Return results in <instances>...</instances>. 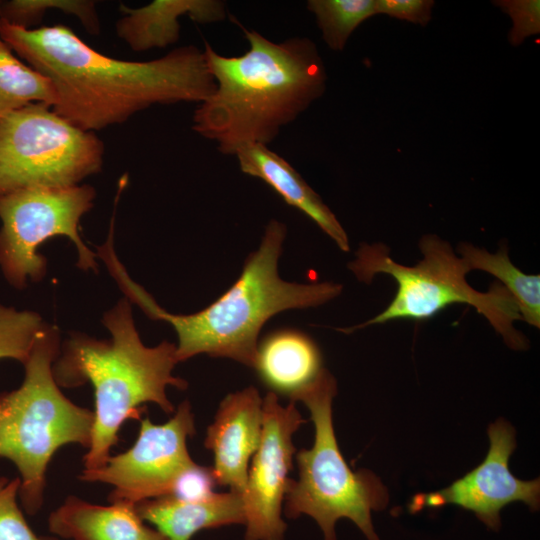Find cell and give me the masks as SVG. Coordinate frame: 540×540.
<instances>
[{"label": "cell", "instance_id": "obj_14", "mask_svg": "<svg viewBox=\"0 0 540 540\" xmlns=\"http://www.w3.org/2000/svg\"><path fill=\"white\" fill-rule=\"evenodd\" d=\"M241 171L264 181L288 205L300 210L344 252L348 236L329 207L292 165L264 144H245L234 153Z\"/></svg>", "mask_w": 540, "mask_h": 540}, {"label": "cell", "instance_id": "obj_8", "mask_svg": "<svg viewBox=\"0 0 540 540\" xmlns=\"http://www.w3.org/2000/svg\"><path fill=\"white\" fill-rule=\"evenodd\" d=\"M104 144L44 103L0 118V197L31 188L79 185L101 171Z\"/></svg>", "mask_w": 540, "mask_h": 540}, {"label": "cell", "instance_id": "obj_9", "mask_svg": "<svg viewBox=\"0 0 540 540\" xmlns=\"http://www.w3.org/2000/svg\"><path fill=\"white\" fill-rule=\"evenodd\" d=\"M95 197L90 185L31 187L0 197V268L9 284L21 289L28 280L43 279L47 261L38 249L56 236L73 242L80 269L97 271V255L79 234L80 219Z\"/></svg>", "mask_w": 540, "mask_h": 540}, {"label": "cell", "instance_id": "obj_4", "mask_svg": "<svg viewBox=\"0 0 540 540\" xmlns=\"http://www.w3.org/2000/svg\"><path fill=\"white\" fill-rule=\"evenodd\" d=\"M111 334L98 340L73 333L63 343L52 365L60 387L75 388L90 383L95 410L91 442L84 455V469L104 466L119 441V431L128 419H140L141 405L157 404L164 412L174 406L166 389H185L188 383L172 372L178 362L176 344L162 341L155 347L143 344L136 329L128 299H121L103 316Z\"/></svg>", "mask_w": 540, "mask_h": 540}, {"label": "cell", "instance_id": "obj_27", "mask_svg": "<svg viewBox=\"0 0 540 540\" xmlns=\"http://www.w3.org/2000/svg\"><path fill=\"white\" fill-rule=\"evenodd\" d=\"M433 0H375L376 14L426 26L432 17Z\"/></svg>", "mask_w": 540, "mask_h": 540}, {"label": "cell", "instance_id": "obj_20", "mask_svg": "<svg viewBox=\"0 0 540 540\" xmlns=\"http://www.w3.org/2000/svg\"><path fill=\"white\" fill-rule=\"evenodd\" d=\"M52 82L23 62L0 36V118L31 103L53 106Z\"/></svg>", "mask_w": 540, "mask_h": 540}, {"label": "cell", "instance_id": "obj_2", "mask_svg": "<svg viewBox=\"0 0 540 540\" xmlns=\"http://www.w3.org/2000/svg\"><path fill=\"white\" fill-rule=\"evenodd\" d=\"M241 27L249 49L224 56L204 41L214 91L193 115L192 129L226 155L245 144L271 143L326 89L327 74L315 43L292 37L277 43Z\"/></svg>", "mask_w": 540, "mask_h": 540}, {"label": "cell", "instance_id": "obj_17", "mask_svg": "<svg viewBox=\"0 0 540 540\" xmlns=\"http://www.w3.org/2000/svg\"><path fill=\"white\" fill-rule=\"evenodd\" d=\"M253 368L271 392L290 400L311 385L324 369L317 344L296 329H281L264 337L258 343Z\"/></svg>", "mask_w": 540, "mask_h": 540}, {"label": "cell", "instance_id": "obj_6", "mask_svg": "<svg viewBox=\"0 0 540 540\" xmlns=\"http://www.w3.org/2000/svg\"><path fill=\"white\" fill-rule=\"evenodd\" d=\"M423 259L415 266L395 262L389 249L382 243L361 244L348 268L359 281L370 284L376 274L392 276L397 291L391 303L370 320L347 328L343 333L385 323L396 319L424 320L452 304H468L482 314L505 343L514 350L528 347L526 338L514 328L515 320H522L512 295L500 284H493L488 292H479L466 280L470 272L465 261L452 246L436 235H425L419 242Z\"/></svg>", "mask_w": 540, "mask_h": 540}, {"label": "cell", "instance_id": "obj_15", "mask_svg": "<svg viewBox=\"0 0 540 540\" xmlns=\"http://www.w3.org/2000/svg\"><path fill=\"white\" fill-rule=\"evenodd\" d=\"M119 10L122 16L115 25L117 36L136 52L176 43L182 16L200 24L226 17L225 2L219 0H154L139 8L121 4Z\"/></svg>", "mask_w": 540, "mask_h": 540}, {"label": "cell", "instance_id": "obj_24", "mask_svg": "<svg viewBox=\"0 0 540 540\" xmlns=\"http://www.w3.org/2000/svg\"><path fill=\"white\" fill-rule=\"evenodd\" d=\"M19 477H0V540H58L33 532L17 503Z\"/></svg>", "mask_w": 540, "mask_h": 540}, {"label": "cell", "instance_id": "obj_19", "mask_svg": "<svg viewBox=\"0 0 540 540\" xmlns=\"http://www.w3.org/2000/svg\"><path fill=\"white\" fill-rule=\"evenodd\" d=\"M460 257L469 270H481L495 276L514 298L522 320L540 327V275H528L513 265L507 247L502 245L496 253L461 243Z\"/></svg>", "mask_w": 540, "mask_h": 540}, {"label": "cell", "instance_id": "obj_7", "mask_svg": "<svg viewBox=\"0 0 540 540\" xmlns=\"http://www.w3.org/2000/svg\"><path fill=\"white\" fill-rule=\"evenodd\" d=\"M334 377L324 368L318 378L293 400L308 408L315 427L314 444L296 454L299 477L290 479L285 495V515L305 514L320 527L324 540H336V523L352 521L367 540H380L372 511L383 510L389 500L386 487L369 470L354 472L344 460L332 422Z\"/></svg>", "mask_w": 540, "mask_h": 540}, {"label": "cell", "instance_id": "obj_13", "mask_svg": "<svg viewBox=\"0 0 540 540\" xmlns=\"http://www.w3.org/2000/svg\"><path fill=\"white\" fill-rule=\"evenodd\" d=\"M262 425L263 398L255 387L230 393L221 401L204 442L214 455L211 468L217 484L242 495Z\"/></svg>", "mask_w": 540, "mask_h": 540}, {"label": "cell", "instance_id": "obj_12", "mask_svg": "<svg viewBox=\"0 0 540 540\" xmlns=\"http://www.w3.org/2000/svg\"><path fill=\"white\" fill-rule=\"evenodd\" d=\"M489 451L484 461L451 485L431 493L416 494L411 512L424 508L457 505L473 512L487 528L501 527L500 511L514 501H522L531 511L539 509L540 480H520L508 468L516 447L515 431L503 419L489 425Z\"/></svg>", "mask_w": 540, "mask_h": 540}, {"label": "cell", "instance_id": "obj_1", "mask_svg": "<svg viewBox=\"0 0 540 540\" xmlns=\"http://www.w3.org/2000/svg\"><path fill=\"white\" fill-rule=\"evenodd\" d=\"M0 36L53 84L54 112L94 132L156 104L203 102L215 89L203 50L178 47L148 61L112 58L64 25L23 29L0 20Z\"/></svg>", "mask_w": 540, "mask_h": 540}, {"label": "cell", "instance_id": "obj_18", "mask_svg": "<svg viewBox=\"0 0 540 540\" xmlns=\"http://www.w3.org/2000/svg\"><path fill=\"white\" fill-rule=\"evenodd\" d=\"M138 515L167 540H191L199 531L230 524H244L242 495L214 493L201 501H180L162 496L134 504Z\"/></svg>", "mask_w": 540, "mask_h": 540}, {"label": "cell", "instance_id": "obj_28", "mask_svg": "<svg viewBox=\"0 0 540 540\" xmlns=\"http://www.w3.org/2000/svg\"><path fill=\"white\" fill-rule=\"evenodd\" d=\"M1 2H2V1H0V8H1Z\"/></svg>", "mask_w": 540, "mask_h": 540}, {"label": "cell", "instance_id": "obj_23", "mask_svg": "<svg viewBox=\"0 0 540 540\" xmlns=\"http://www.w3.org/2000/svg\"><path fill=\"white\" fill-rule=\"evenodd\" d=\"M45 326L34 311L0 304V360L14 359L24 364Z\"/></svg>", "mask_w": 540, "mask_h": 540}, {"label": "cell", "instance_id": "obj_5", "mask_svg": "<svg viewBox=\"0 0 540 540\" xmlns=\"http://www.w3.org/2000/svg\"><path fill=\"white\" fill-rule=\"evenodd\" d=\"M60 351L59 330L44 327L23 364L22 384L0 393V457L20 473L19 499L30 514L44 502L46 472L58 449L89 448L94 413L68 399L56 383L52 365Z\"/></svg>", "mask_w": 540, "mask_h": 540}, {"label": "cell", "instance_id": "obj_16", "mask_svg": "<svg viewBox=\"0 0 540 540\" xmlns=\"http://www.w3.org/2000/svg\"><path fill=\"white\" fill-rule=\"evenodd\" d=\"M48 526L53 534L71 540H167L128 502L97 505L68 496L50 513Z\"/></svg>", "mask_w": 540, "mask_h": 540}, {"label": "cell", "instance_id": "obj_25", "mask_svg": "<svg viewBox=\"0 0 540 540\" xmlns=\"http://www.w3.org/2000/svg\"><path fill=\"white\" fill-rule=\"evenodd\" d=\"M493 3L512 20V28L508 34L511 45L518 46L527 37L540 33L539 0H496Z\"/></svg>", "mask_w": 540, "mask_h": 540}, {"label": "cell", "instance_id": "obj_22", "mask_svg": "<svg viewBox=\"0 0 540 540\" xmlns=\"http://www.w3.org/2000/svg\"><path fill=\"white\" fill-rule=\"evenodd\" d=\"M57 9L77 17L92 35H99L101 26L96 2L91 0H9L2 1L0 20L23 29H32L45 16L47 10Z\"/></svg>", "mask_w": 540, "mask_h": 540}, {"label": "cell", "instance_id": "obj_11", "mask_svg": "<svg viewBox=\"0 0 540 540\" xmlns=\"http://www.w3.org/2000/svg\"><path fill=\"white\" fill-rule=\"evenodd\" d=\"M295 403L283 406L271 391L263 398L261 440L242 493L245 540L284 539L287 525L281 513L296 450L292 437L305 423Z\"/></svg>", "mask_w": 540, "mask_h": 540}, {"label": "cell", "instance_id": "obj_26", "mask_svg": "<svg viewBox=\"0 0 540 540\" xmlns=\"http://www.w3.org/2000/svg\"><path fill=\"white\" fill-rule=\"evenodd\" d=\"M216 484L211 467L194 463L177 477L167 496L180 501H201L214 494Z\"/></svg>", "mask_w": 540, "mask_h": 540}, {"label": "cell", "instance_id": "obj_21", "mask_svg": "<svg viewBox=\"0 0 540 540\" xmlns=\"http://www.w3.org/2000/svg\"><path fill=\"white\" fill-rule=\"evenodd\" d=\"M322 38L334 51H342L354 30L375 15V0H309Z\"/></svg>", "mask_w": 540, "mask_h": 540}, {"label": "cell", "instance_id": "obj_3", "mask_svg": "<svg viewBox=\"0 0 540 540\" xmlns=\"http://www.w3.org/2000/svg\"><path fill=\"white\" fill-rule=\"evenodd\" d=\"M286 231L282 222L270 220L258 249L247 257L237 280L214 302L192 314H173L161 308L131 279L114 250L105 252L102 260L129 302L150 318L173 327L178 362L207 354L253 368L260 330L270 318L285 310L322 305L343 289L332 282L303 284L279 276L278 260Z\"/></svg>", "mask_w": 540, "mask_h": 540}, {"label": "cell", "instance_id": "obj_10", "mask_svg": "<svg viewBox=\"0 0 540 540\" xmlns=\"http://www.w3.org/2000/svg\"><path fill=\"white\" fill-rule=\"evenodd\" d=\"M194 433V415L185 400L163 424H154L148 417L141 420L130 449L111 455L98 469H84L79 478L111 485L109 502L136 504L166 496L177 477L195 463L186 444Z\"/></svg>", "mask_w": 540, "mask_h": 540}]
</instances>
